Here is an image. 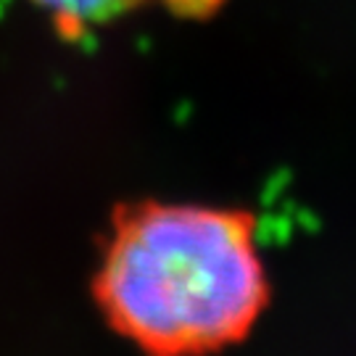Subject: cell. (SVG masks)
Masks as SVG:
<instances>
[{"instance_id": "obj_1", "label": "cell", "mask_w": 356, "mask_h": 356, "mask_svg": "<svg viewBox=\"0 0 356 356\" xmlns=\"http://www.w3.org/2000/svg\"><path fill=\"white\" fill-rule=\"evenodd\" d=\"M95 293L148 356H201L248 332L267 280L243 214L140 206L119 219Z\"/></svg>"}, {"instance_id": "obj_2", "label": "cell", "mask_w": 356, "mask_h": 356, "mask_svg": "<svg viewBox=\"0 0 356 356\" xmlns=\"http://www.w3.org/2000/svg\"><path fill=\"white\" fill-rule=\"evenodd\" d=\"M38 3L42 8H48L58 22L69 26H85L129 11L140 0H38Z\"/></svg>"}]
</instances>
